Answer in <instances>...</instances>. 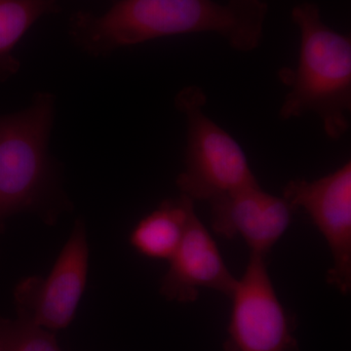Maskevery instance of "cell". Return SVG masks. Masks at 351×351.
<instances>
[{
    "instance_id": "cell-1",
    "label": "cell",
    "mask_w": 351,
    "mask_h": 351,
    "mask_svg": "<svg viewBox=\"0 0 351 351\" xmlns=\"http://www.w3.org/2000/svg\"><path fill=\"white\" fill-rule=\"evenodd\" d=\"M269 5L263 0H119L101 15L78 11L69 36L82 53L107 57L124 47L178 36L214 32L230 47L250 52L263 40Z\"/></svg>"
},
{
    "instance_id": "cell-2",
    "label": "cell",
    "mask_w": 351,
    "mask_h": 351,
    "mask_svg": "<svg viewBox=\"0 0 351 351\" xmlns=\"http://www.w3.org/2000/svg\"><path fill=\"white\" fill-rule=\"evenodd\" d=\"M291 17L299 27L301 47L297 69H283L280 73L291 89L279 119L314 113L328 137L339 140L350 127L351 39L323 22L317 4H299Z\"/></svg>"
},
{
    "instance_id": "cell-3",
    "label": "cell",
    "mask_w": 351,
    "mask_h": 351,
    "mask_svg": "<svg viewBox=\"0 0 351 351\" xmlns=\"http://www.w3.org/2000/svg\"><path fill=\"white\" fill-rule=\"evenodd\" d=\"M56 105L54 94L38 92L25 110L0 117V228L13 215L64 201L49 154Z\"/></svg>"
},
{
    "instance_id": "cell-4",
    "label": "cell",
    "mask_w": 351,
    "mask_h": 351,
    "mask_svg": "<svg viewBox=\"0 0 351 351\" xmlns=\"http://www.w3.org/2000/svg\"><path fill=\"white\" fill-rule=\"evenodd\" d=\"M206 103V94L195 85L176 95L175 107L186 120L184 168L176 184L191 200L209 202L260 184L239 143L203 110Z\"/></svg>"
},
{
    "instance_id": "cell-5",
    "label": "cell",
    "mask_w": 351,
    "mask_h": 351,
    "mask_svg": "<svg viewBox=\"0 0 351 351\" xmlns=\"http://www.w3.org/2000/svg\"><path fill=\"white\" fill-rule=\"evenodd\" d=\"M230 299L226 351H300L294 321L279 301L265 256L251 253Z\"/></svg>"
},
{
    "instance_id": "cell-6",
    "label": "cell",
    "mask_w": 351,
    "mask_h": 351,
    "mask_svg": "<svg viewBox=\"0 0 351 351\" xmlns=\"http://www.w3.org/2000/svg\"><path fill=\"white\" fill-rule=\"evenodd\" d=\"M89 247L78 219L47 277L32 276L15 290L17 317L53 332L71 324L86 287Z\"/></svg>"
},
{
    "instance_id": "cell-7",
    "label": "cell",
    "mask_w": 351,
    "mask_h": 351,
    "mask_svg": "<svg viewBox=\"0 0 351 351\" xmlns=\"http://www.w3.org/2000/svg\"><path fill=\"white\" fill-rule=\"evenodd\" d=\"M283 198L293 209L302 208L326 240L332 265L327 282L348 295L351 289V163L314 180H292Z\"/></svg>"
},
{
    "instance_id": "cell-8",
    "label": "cell",
    "mask_w": 351,
    "mask_h": 351,
    "mask_svg": "<svg viewBox=\"0 0 351 351\" xmlns=\"http://www.w3.org/2000/svg\"><path fill=\"white\" fill-rule=\"evenodd\" d=\"M209 203L217 234L242 237L251 253L265 257L288 230L294 211L283 197L265 193L261 186L237 189Z\"/></svg>"
},
{
    "instance_id": "cell-9",
    "label": "cell",
    "mask_w": 351,
    "mask_h": 351,
    "mask_svg": "<svg viewBox=\"0 0 351 351\" xmlns=\"http://www.w3.org/2000/svg\"><path fill=\"white\" fill-rule=\"evenodd\" d=\"M169 263L160 285V294L168 301L195 302L203 288L230 298L237 287V279L226 267L216 242L195 210L189 216L181 244Z\"/></svg>"
},
{
    "instance_id": "cell-10",
    "label": "cell",
    "mask_w": 351,
    "mask_h": 351,
    "mask_svg": "<svg viewBox=\"0 0 351 351\" xmlns=\"http://www.w3.org/2000/svg\"><path fill=\"white\" fill-rule=\"evenodd\" d=\"M195 201L188 196L170 198L141 219L130 235V244L149 258L167 260L174 256L186 232Z\"/></svg>"
},
{
    "instance_id": "cell-11",
    "label": "cell",
    "mask_w": 351,
    "mask_h": 351,
    "mask_svg": "<svg viewBox=\"0 0 351 351\" xmlns=\"http://www.w3.org/2000/svg\"><path fill=\"white\" fill-rule=\"evenodd\" d=\"M60 12L57 0H0V82L19 71L13 50L23 36L43 16Z\"/></svg>"
},
{
    "instance_id": "cell-12",
    "label": "cell",
    "mask_w": 351,
    "mask_h": 351,
    "mask_svg": "<svg viewBox=\"0 0 351 351\" xmlns=\"http://www.w3.org/2000/svg\"><path fill=\"white\" fill-rule=\"evenodd\" d=\"M1 351H62L55 332L29 321L0 317Z\"/></svg>"
},
{
    "instance_id": "cell-13",
    "label": "cell",
    "mask_w": 351,
    "mask_h": 351,
    "mask_svg": "<svg viewBox=\"0 0 351 351\" xmlns=\"http://www.w3.org/2000/svg\"><path fill=\"white\" fill-rule=\"evenodd\" d=\"M0 351H1V348H0Z\"/></svg>"
}]
</instances>
